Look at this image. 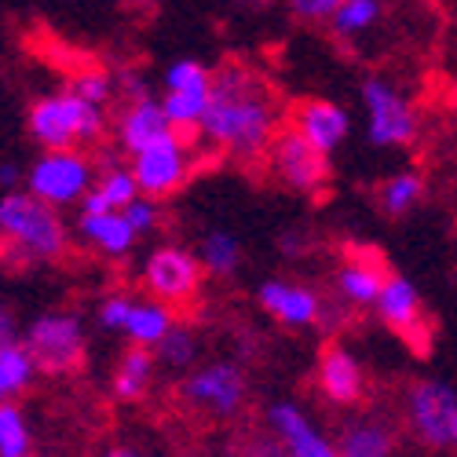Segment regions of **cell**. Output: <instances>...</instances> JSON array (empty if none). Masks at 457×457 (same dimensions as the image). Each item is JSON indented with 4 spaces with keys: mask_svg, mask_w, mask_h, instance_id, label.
I'll return each mask as SVG.
<instances>
[{
    "mask_svg": "<svg viewBox=\"0 0 457 457\" xmlns=\"http://www.w3.org/2000/svg\"><path fill=\"white\" fill-rule=\"evenodd\" d=\"M70 227L59 209L29 195L26 187L0 195V256L8 268L29 271L66 260Z\"/></svg>",
    "mask_w": 457,
    "mask_h": 457,
    "instance_id": "2",
    "label": "cell"
},
{
    "mask_svg": "<svg viewBox=\"0 0 457 457\" xmlns=\"http://www.w3.org/2000/svg\"><path fill=\"white\" fill-rule=\"evenodd\" d=\"M337 450L340 457H395V425L377 413L352 417L337 432Z\"/></svg>",
    "mask_w": 457,
    "mask_h": 457,
    "instance_id": "21",
    "label": "cell"
},
{
    "mask_svg": "<svg viewBox=\"0 0 457 457\" xmlns=\"http://www.w3.org/2000/svg\"><path fill=\"white\" fill-rule=\"evenodd\" d=\"M315 388L329 406H340V410L359 406L362 395H366V366H362V359L348 345L333 340V345H326L322 355H319Z\"/></svg>",
    "mask_w": 457,
    "mask_h": 457,
    "instance_id": "16",
    "label": "cell"
},
{
    "mask_svg": "<svg viewBox=\"0 0 457 457\" xmlns=\"http://www.w3.org/2000/svg\"><path fill=\"white\" fill-rule=\"evenodd\" d=\"M22 340H26L29 355L37 359V370L62 377L85 362L88 329L78 312H45L26 326Z\"/></svg>",
    "mask_w": 457,
    "mask_h": 457,
    "instance_id": "7",
    "label": "cell"
},
{
    "mask_svg": "<svg viewBox=\"0 0 457 457\" xmlns=\"http://www.w3.org/2000/svg\"><path fill=\"white\" fill-rule=\"evenodd\" d=\"M410 436L428 450H457V388L439 377L413 380L403 395Z\"/></svg>",
    "mask_w": 457,
    "mask_h": 457,
    "instance_id": "6",
    "label": "cell"
},
{
    "mask_svg": "<svg viewBox=\"0 0 457 457\" xmlns=\"http://www.w3.org/2000/svg\"><path fill=\"white\" fill-rule=\"evenodd\" d=\"M22 179H26V169H19L15 162H4V165H0V187H4V190L22 187Z\"/></svg>",
    "mask_w": 457,
    "mask_h": 457,
    "instance_id": "39",
    "label": "cell"
},
{
    "mask_svg": "<svg viewBox=\"0 0 457 457\" xmlns=\"http://www.w3.org/2000/svg\"><path fill=\"white\" fill-rule=\"evenodd\" d=\"M132 293H110L99 300V308H96V322L103 333H118L125 329V319H129V308H132Z\"/></svg>",
    "mask_w": 457,
    "mask_h": 457,
    "instance_id": "34",
    "label": "cell"
},
{
    "mask_svg": "<svg viewBox=\"0 0 457 457\" xmlns=\"http://www.w3.org/2000/svg\"><path fill=\"white\" fill-rule=\"evenodd\" d=\"M99 457H150V453L139 450L136 443H113V446H106Z\"/></svg>",
    "mask_w": 457,
    "mask_h": 457,
    "instance_id": "40",
    "label": "cell"
},
{
    "mask_svg": "<svg viewBox=\"0 0 457 457\" xmlns=\"http://www.w3.org/2000/svg\"><path fill=\"white\" fill-rule=\"evenodd\" d=\"M385 278H388V268L380 263V256L370 253V249H359V253L340 260V268L333 275V286H337V296H340L345 308L373 312L380 289H385Z\"/></svg>",
    "mask_w": 457,
    "mask_h": 457,
    "instance_id": "20",
    "label": "cell"
},
{
    "mask_svg": "<svg viewBox=\"0 0 457 457\" xmlns=\"http://www.w3.org/2000/svg\"><path fill=\"white\" fill-rule=\"evenodd\" d=\"M263 425H268L289 450V457H340L337 439L319 428L315 417L303 410L296 399H275L263 410Z\"/></svg>",
    "mask_w": 457,
    "mask_h": 457,
    "instance_id": "15",
    "label": "cell"
},
{
    "mask_svg": "<svg viewBox=\"0 0 457 457\" xmlns=\"http://www.w3.org/2000/svg\"><path fill=\"white\" fill-rule=\"evenodd\" d=\"M125 220L132 223V231L139 235V238H146V235H154L158 227H162V202L158 198H146V195H139V198H132L125 209Z\"/></svg>",
    "mask_w": 457,
    "mask_h": 457,
    "instance_id": "33",
    "label": "cell"
},
{
    "mask_svg": "<svg viewBox=\"0 0 457 457\" xmlns=\"http://www.w3.org/2000/svg\"><path fill=\"white\" fill-rule=\"evenodd\" d=\"M121 4H150V0H121Z\"/></svg>",
    "mask_w": 457,
    "mask_h": 457,
    "instance_id": "41",
    "label": "cell"
},
{
    "mask_svg": "<svg viewBox=\"0 0 457 457\" xmlns=\"http://www.w3.org/2000/svg\"><path fill=\"white\" fill-rule=\"evenodd\" d=\"M106 129V106L73 96L70 88L37 96L26 113V132L41 150H92L103 143Z\"/></svg>",
    "mask_w": 457,
    "mask_h": 457,
    "instance_id": "3",
    "label": "cell"
},
{
    "mask_svg": "<svg viewBox=\"0 0 457 457\" xmlns=\"http://www.w3.org/2000/svg\"><path fill=\"white\" fill-rule=\"evenodd\" d=\"M8 340H22V333H19V319H15V312L8 308L4 300H0V345H8Z\"/></svg>",
    "mask_w": 457,
    "mask_h": 457,
    "instance_id": "38",
    "label": "cell"
},
{
    "mask_svg": "<svg viewBox=\"0 0 457 457\" xmlns=\"http://www.w3.org/2000/svg\"><path fill=\"white\" fill-rule=\"evenodd\" d=\"M81 245L103 260H125L139 245V235L125 220L121 209H78V223H73Z\"/></svg>",
    "mask_w": 457,
    "mask_h": 457,
    "instance_id": "19",
    "label": "cell"
},
{
    "mask_svg": "<svg viewBox=\"0 0 457 457\" xmlns=\"http://www.w3.org/2000/svg\"><path fill=\"white\" fill-rule=\"evenodd\" d=\"M179 399L212 421H235L249 406V373L235 359H209L179 373Z\"/></svg>",
    "mask_w": 457,
    "mask_h": 457,
    "instance_id": "5",
    "label": "cell"
},
{
    "mask_svg": "<svg viewBox=\"0 0 457 457\" xmlns=\"http://www.w3.org/2000/svg\"><path fill=\"white\" fill-rule=\"evenodd\" d=\"M110 129H113V143H118V150L129 158L139 154V150H146L150 143H158V139L176 132L158 96H143V99L121 103L118 118H113Z\"/></svg>",
    "mask_w": 457,
    "mask_h": 457,
    "instance_id": "17",
    "label": "cell"
},
{
    "mask_svg": "<svg viewBox=\"0 0 457 457\" xmlns=\"http://www.w3.org/2000/svg\"><path fill=\"white\" fill-rule=\"evenodd\" d=\"M289 125L308 139L315 150H322V154H337L340 146L348 143V136H352V113L340 106V103H333V99H300L296 106H293V118H289Z\"/></svg>",
    "mask_w": 457,
    "mask_h": 457,
    "instance_id": "18",
    "label": "cell"
},
{
    "mask_svg": "<svg viewBox=\"0 0 457 457\" xmlns=\"http://www.w3.org/2000/svg\"><path fill=\"white\" fill-rule=\"evenodd\" d=\"M0 457H33V428L19 403H0Z\"/></svg>",
    "mask_w": 457,
    "mask_h": 457,
    "instance_id": "30",
    "label": "cell"
},
{
    "mask_svg": "<svg viewBox=\"0 0 457 457\" xmlns=\"http://www.w3.org/2000/svg\"><path fill=\"white\" fill-rule=\"evenodd\" d=\"M118 78V99H143V96H154V88H150V81L143 78V70H136V66H125V70H118L113 73Z\"/></svg>",
    "mask_w": 457,
    "mask_h": 457,
    "instance_id": "36",
    "label": "cell"
},
{
    "mask_svg": "<svg viewBox=\"0 0 457 457\" xmlns=\"http://www.w3.org/2000/svg\"><path fill=\"white\" fill-rule=\"evenodd\" d=\"M256 308L286 329H315L326 319V300L319 289L293 278H263L256 286Z\"/></svg>",
    "mask_w": 457,
    "mask_h": 457,
    "instance_id": "14",
    "label": "cell"
},
{
    "mask_svg": "<svg viewBox=\"0 0 457 457\" xmlns=\"http://www.w3.org/2000/svg\"><path fill=\"white\" fill-rule=\"evenodd\" d=\"M278 249H282V256H286V260H300L303 253L312 249L308 231H303V227H289V231H282V235H278Z\"/></svg>",
    "mask_w": 457,
    "mask_h": 457,
    "instance_id": "37",
    "label": "cell"
},
{
    "mask_svg": "<svg viewBox=\"0 0 457 457\" xmlns=\"http://www.w3.org/2000/svg\"><path fill=\"white\" fill-rule=\"evenodd\" d=\"M263 165L268 172L286 187L293 195L312 198L329 183V154L315 150L308 139H303L293 125H282L263 154Z\"/></svg>",
    "mask_w": 457,
    "mask_h": 457,
    "instance_id": "11",
    "label": "cell"
},
{
    "mask_svg": "<svg viewBox=\"0 0 457 457\" xmlns=\"http://www.w3.org/2000/svg\"><path fill=\"white\" fill-rule=\"evenodd\" d=\"M129 169L139 183V195L165 202L176 190H183V183L195 172V146L179 132H172L158 143H150L146 150H139V154H132Z\"/></svg>",
    "mask_w": 457,
    "mask_h": 457,
    "instance_id": "12",
    "label": "cell"
},
{
    "mask_svg": "<svg viewBox=\"0 0 457 457\" xmlns=\"http://www.w3.org/2000/svg\"><path fill=\"white\" fill-rule=\"evenodd\" d=\"M132 198H139V183H136L132 169L129 165H106L96 176V187L88 190V198L81 205L85 209H125Z\"/></svg>",
    "mask_w": 457,
    "mask_h": 457,
    "instance_id": "27",
    "label": "cell"
},
{
    "mask_svg": "<svg viewBox=\"0 0 457 457\" xmlns=\"http://www.w3.org/2000/svg\"><path fill=\"white\" fill-rule=\"evenodd\" d=\"M227 457H289V450L268 425H256V428H245L231 439Z\"/></svg>",
    "mask_w": 457,
    "mask_h": 457,
    "instance_id": "32",
    "label": "cell"
},
{
    "mask_svg": "<svg viewBox=\"0 0 457 457\" xmlns=\"http://www.w3.org/2000/svg\"><path fill=\"white\" fill-rule=\"evenodd\" d=\"M96 176L99 169L88 150H41L29 162L22 187L62 212V209H78L88 198Z\"/></svg>",
    "mask_w": 457,
    "mask_h": 457,
    "instance_id": "4",
    "label": "cell"
},
{
    "mask_svg": "<svg viewBox=\"0 0 457 457\" xmlns=\"http://www.w3.org/2000/svg\"><path fill=\"white\" fill-rule=\"evenodd\" d=\"M195 253H198V260H202V268H205L209 278H235L238 268H242V256H245L238 235L223 231V227L205 231Z\"/></svg>",
    "mask_w": 457,
    "mask_h": 457,
    "instance_id": "26",
    "label": "cell"
},
{
    "mask_svg": "<svg viewBox=\"0 0 457 457\" xmlns=\"http://www.w3.org/2000/svg\"><path fill=\"white\" fill-rule=\"evenodd\" d=\"M139 282H143L146 296L165 300L169 308H187V303H195L198 293H202L205 268H202L195 249L165 242V245H154L143 256Z\"/></svg>",
    "mask_w": 457,
    "mask_h": 457,
    "instance_id": "8",
    "label": "cell"
},
{
    "mask_svg": "<svg viewBox=\"0 0 457 457\" xmlns=\"http://www.w3.org/2000/svg\"><path fill=\"white\" fill-rule=\"evenodd\" d=\"M176 326V312L169 308L165 300H154V296H136L132 308H129V319H125V329L121 337L129 345H139V348H158V340Z\"/></svg>",
    "mask_w": 457,
    "mask_h": 457,
    "instance_id": "23",
    "label": "cell"
},
{
    "mask_svg": "<svg viewBox=\"0 0 457 457\" xmlns=\"http://www.w3.org/2000/svg\"><path fill=\"white\" fill-rule=\"evenodd\" d=\"M362 106H366V139L370 146L380 150H399L410 146L421 132V118H417L413 103L406 99V92L388 81V78H366L362 88Z\"/></svg>",
    "mask_w": 457,
    "mask_h": 457,
    "instance_id": "9",
    "label": "cell"
},
{
    "mask_svg": "<svg viewBox=\"0 0 457 457\" xmlns=\"http://www.w3.org/2000/svg\"><path fill=\"white\" fill-rule=\"evenodd\" d=\"M425 198V172L421 169H399L392 172L377 190V205L388 220H403L410 216Z\"/></svg>",
    "mask_w": 457,
    "mask_h": 457,
    "instance_id": "25",
    "label": "cell"
},
{
    "mask_svg": "<svg viewBox=\"0 0 457 457\" xmlns=\"http://www.w3.org/2000/svg\"><path fill=\"white\" fill-rule=\"evenodd\" d=\"M282 129L275 88L249 62H223L212 70V99L198 139L238 165H256Z\"/></svg>",
    "mask_w": 457,
    "mask_h": 457,
    "instance_id": "1",
    "label": "cell"
},
{
    "mask_svg": "<svg viewBox=\"0 0 457 457\" xmlns=\"http://www.w3.org/2000/svg\"><path fill=\"white\" fill-rule=\"evenodd\" d=\"M154 377H158V355L154 348H139V345H129L113 366V377H110V395L132 406V403H143L150 392H154Z\"/></svg>",
    "mask_w": 457,
    "mask_h": 457,
    "instance_id": "22",
    "label": "cell"
},
{
    "mask_svg": "<svg viewBox=\"0 0 457 457\" xmlns=\"http://www.w3.org/2000/svg\"><path fill=\"white\" fill-rule=\"evenodd\" d=\"M37 359L29 355L26 340L0 345V403H19L37 380Z\"/></svg>",
    "mask_w": 457,
    "mask_h": 457,
    "instance_id": "24",
    "label": "cell"
},
{
    "mask_svg": "<svg viewBox=\"0 0 457 457\" xmlns=\"http://www.w3.org/2000/svg\"><path fill=\"white\" fill-rule=\"evenodd\" d=\"M165 96L162 106L169 113V121L179 136H198L202 118L212 99V66H205L195 55H179L165 66Z\"/></svg>",
    "mask_w": 457,
    "mask_h": 457,
    "instance_id": "10",
    "label": "cell"
},
{
    "mask_svg": "<svg viewBox=\"0 0 457 457\" xmlns=\"http://www.w3.org/2000/svg\"><path fill=\"white\" fill-rule=\"evenodd\" d=\"M377 319L385 322L395 337H403L413 352H425L428 348V319H425V300L421 289H417L406 275L388 271L385 289H380L377 303H373Z\"/></svg>",
    "mask_w": 457,
    "mask_h": 457,
    "instance_id": "13",
    "label": "cell"
},
{
    "mask_svg": "<svg viewBox=\"0 0 457 457\" xmlns=\"http://www.w3.org/2000/svg\"><path fill=\"white\" fill-rule=\"evenodd\" d=\"M66 88H70L73 96L88 99V103H99V106H106L110 99H118V78H113L110 70H103V66L73 70L70 81H66Z\"/></svg>",
    "mask_w": 457,
    "mask_h": 457,
    "instance_id": "31",
    "label": "cell"
},
{
    "mask_svg": "<svg viewBox=\"0 0 457 457\" xmlns=\"http://www.w3.org/2000/svg\"><path fill=\"white\" fill-rule=\"evenodd\" d=\"M385 19V0H345L326 22L337 41H362Z\"/></svg>",
    "mask_w": 457,
    "mask_h": 457,
    "instance_id": "28",
    "label": "cell"
},
{
    "mask_svg": "<svg viewBox=\"0 0 457 457\" xmlns=\"http://www.w3.org/2000/svg\"><path fill=\"white\" fill-rule=\"evenodd\" d=\"M340 4H345V0H286L289 15L300 22H329Z\"/></svg>",
    "mask_w": 457,
    "mask_h": 457,
    "instance_id": "35",
    "label": "cell"
},
{
    "mask_svg": "<svg viewBox=\"0 0 457 457\" xmlns=\"http://www.w3.org/2000/svg\"><path fill=\"white\" fill-rule=\"evenodd\" d=\"M154 355H158V366H162V370L187 373V370H195V366H198V359H202V337H198L195 329H190V326L176 322V326L158 340Z\"/></svg>",
    "mask_w": 457,
    "mask_h": 457,
    "instance_id": "29",
    "label": "cell"
}]
</instances>
